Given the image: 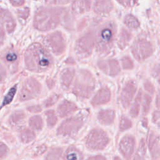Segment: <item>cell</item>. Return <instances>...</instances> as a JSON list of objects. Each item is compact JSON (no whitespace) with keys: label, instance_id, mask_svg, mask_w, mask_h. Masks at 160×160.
Here are the masks:
<instances>
[{"label":"cell","instance_id":"1","mask_svg":"<svg viewBox=\"0 0 160 160\" xmlns=\"http://www.w3.org/2000/svg\"><path fill=\"white\" fill-rule=\"evenodd\" d=\"M26 67L28 69L42 72L50 68L52 59L50 54L39 44L31 45L24 54Z\"/></svg>","mask_w":160,"mask_h":160},{"label":"cell","instance_id":"2","mask_svg":"<svg viewBox=\"0 0 160 160\" xmlns=\"http://www.w3.org/2000/svg\"><path fill=\"white\" fill-rule=\"evenodd\" d=\"M95 88V81L90 73L82 71L78 76L73 88V92L77 96L88 98Z\"/></svg>","mask_w":160,"mask_h":160},{"label":"cell","instance_id":"3","mask_svg":"<svg viewBox=\"0 0 160 160\" xmlns=\"http://www.w3.org/2000/svg\"><path fill=\"white\" fill-rule=\"evenodd\" d=\"M58 23L55 11L44 9L39 10L34 18V26L39 29H48L56 26Z\"/></svg>","mask_w":160,"mask_h":160},{"label":"cell","instance_id":"4","mask_svg":"<svg viewBox=\"0 0 160 160\" xmlns=\"http://www.w3.org/2000/svg\"><path fill=\"white\" fill-rule=\"evenodd\" d=\"M109 142V138L105 132L99 129H94L90 132L86 140V146L92 150L104 149Z\"/></svg>","mask_w":160,"mask_h":160},{"label":"cell","instance_id":"5","mask_svg":"<svg viewBox=\"0 0 160 160\" xmlns=\"http://www.w3.org/2000/svg\"><path fill=\"white\" fill-rule=\"evenodd\" d=\"M83 124V117L78 115L66 119L58 129L59 134L63 136H73L78 132Z\"/></svg>","mask_w":160,"mask_h":160},{"label":"cell","instance_id":"6","mask_svg":"<svg viewBox=\"0 0 160 160\" xmlns=\"http://www.w3.org/2000/svg\"><path fill=\"white\" fill-rule=\"evenodd\" d=\"M40 91L39 83L36 79L30 78L24 83L19 94V99L23 101L35 98L39 94Z\"/></svg>","mask_w":160,"mask_h":160},{"label":"cell","instance_id":"7","mask_svg":"<svg viewBox=\"0 0 160 160\" xmlns=\"http://www.w3.org/2000/svg\"><path fill=\"white\" fill-rule=\"evenodd\" d=\"M114 31L109 27L103 28L99 33L96 39V47L101 52H106L111 48Z\"/></svg>","mask_w":160,"mask_h":160},{"label":"cell","instance_id":"8","mask_svg":"<svg viewBox=\"0 0 160 160\" xmlns=\"http://www.w3.org/2000/svg\"><path fill=\"white\" fill-rule=\"evenodd\" d=\"M152 52L151 44L145 40H139L134 43L132 46V53L138 61L146 59L151 54Z\"/></svg>","mask_w":160,"mask_h":160},{"label":"cell","instance_id":"9","mask_svg":"<svg viewBox=\"0 0 160 160\" xmlns=\"http://www.w3.org/2000/svg\"><path fill=\"white\" fill-rule=\"evenodd\" d=\"M46 41L51 50L56 54L62 53L64 50L65 42L62 36L59 32L49 34L46 38Z\"/></svg>","mask_w":160,"mask_h":160},{"label":"cell","instance_id":"10","mask_svg":"<svg viewBox=\"0 0 160 160\" xmlns=\"http://www.w3.org/2000/svg\"><path fill=\"white\" fill-rule=\"evenodd\" d=\"M92 46L93 40L90 36L83 37L77 43L76 52L81 57L87 56L91 53Z\"/></svg>","mask_w":160,"mask_h":160},{"label":"cell","instance_id":"11","mask_svg":"<svg viewBox=\"0 0 160 160\" xmlns=\"http://www.w3.org/2000/svg\"><path fill=\"white\" fill-rule=\"evenodd\" d=\"M136 90V85L134 81H129L125 85L121 95V102L125 108H127L129 106L135 94Z\"/></svg>","mask_w":160,"mask_h":160},{"label":"cell","instance_id":"12","mask_svg":"<svg viewBox=\"0 0 160 160\" xmlns=\"http://www.w3.org/2000/svg\"><path fill=\"white\" fill-rule=\"evenodd\" d=\"M0 26L9 32H12L16 26L15 21L10 12L0 8Z\"/></svg>","mask_w":160,"mask_h":160},{"label":"cell","instance_id":"13","mask_svg":"<svg viewBox=\"0 0 160 160\" xmlns=\"http://www.w3.org/2000/svg\"><path fill=\"white\" fill-rule=\"evenodd\" d=\"M135 145V141L131 136L124 137L120 142V151L123 156L128 159L132 155Z\"/></svg>","mask_w":160,"mask_h":160},{"label":"cell","instance_id":"14","mask_svg":"<svg viewBox=\"0 0 160 160\" xmlns=\"http://www.w3.org/2000/svg\"><path fill=\"white\" fill-rule=\"evenodd\" d=\"M99 66L102 71L111 76L116 75L120 71L118 62L114 60L100 62Z\"/></svg>","mask_w":160,"mask_h":160},{"label":"cell","instance_id":"15","mask_svg":"<svg viewBox=\"0 0 160 160\" xmlns=\"http://www.w3.org/2000/svg\"><path fill=\"white\" fill-rule=\"evenodd\" d=\"M111 92L109 89L106 87L102 88L94 96L91 101L93 106H98L108 102L110 100Z\"/></svg>","mask_w":160,"mask_h":160},{"label":"cell","instance_id":"16","mask_svg":"<svg viewBox=\"0 0 160 160\" xmlns=\"http://www.w3.org/2000/svg\"><path fill=\"white\" fill-rule=\"evenodd\" d=\"M76 109L77 107L73 102H69L68 101H64L59 104L58 111L59 115L61 118H63L71 114Z\"/></svg>","mask_w":160,"mask_h":160},{"label":"cell","instance_id":"17","mask_svg":"<svg viewBox=\"0 0 160 160\" xmlns=\"http://www.w3.org/2000/svg\"><path fill=\"white\" fill-rule=\"evenodd\" d=\"M98 118L102 124H110L114 121L115 113L114 111L111 109L102 110L99 112Z\"/></svg>","mask_w":160,"mask_h":160},{"label":"cell","instance_id":"18","mask_svg":"<svg viewBox=\"0 0 160 160\" xmlns=\"http://www.w3.org/2000/svg\"><path fill=\"white\" fill-rule=\"evenodd\" d=\"M74 76V71L72 69H65L62 74L61 78V82L62 87L67 89L69 88Z\"/></svg>","mask_w":160,"mask_h":160},{"label":"cell","instance_id":"19","mask_svg":"<svg viewBox=\"0 0 160 160\" xmlns=\"http://www.w3.org/2000/svg\"><path fill=\"white\" fill-rule=\"evenodd\" d=\"M112 7L110 0H95L94 9L99 12H107L111 11Z\"/></svg>","mask_w":160,"mask_h":160},{"label":"cell","instance_id":"20","mask_svg":"<svg viewBox=\"0 0 160 160\" xmlns=\"http://www.w3.org/2000/svg\"><path fill=\"white\" fill-rule=\"evenodd\" d=\"M82 154L81 152L74 147H69L64 156V160H81Z\"/></svg>","mask_w":160,"mask_h":160},{"label":"cell","instance_id":"21","mask_svg":"<svg viewBox=\"0 0 160 160\" xmlns=\"http://www.w3.org/2000/svg\"><path fill=\"white\" fill-rule=\"evenodd\" d=\"M89 0H76L72 6V9L78 12H84L89 9Z\"/></svg>","mask_w":160,"mask_h":160},{"label":"cell","instance_id":"22","mask_svg":"<svg viewBox=\"0 0 160 160\" xmlns=\"http://www.w3.org/2000/svg\"><path fill=\"white\" fill-rule=\"evenodd\" d=\"M34 137L35 134H34V132L29 129H24L21 131L20 133L21 140L24 143H27L31 141L32 140L34 139Z\"/></svg>","mask_w":160,"mask_h":160},{"label":"cell","instance_id":"23","mask_svg":"<svg viewBox=\"0 0 160 160\" xmlns=\"http://www.w3.org/2000/svg\"><path fill=\"white\" fill-rule=\"evenodd\" d=\"M42 120L39 116H33L29 119V126L32 129L39 131L42 129Z\"/></svg>","mask_w":160,"mask_h":160},{"label":"cell","instance_id":"24","mask_svg":"<svg viewBox=\"0 0 160 160\" xmlns=\"http://www.w3.org/2000/svg\"><path fill=\"white\" fill-rule=\"evenodd\" d=\"M141 101V91H139L138 94L137 95L135 101L132 106V108L130 111V114L131 116L136 117L138 116L139 111L140 108V104Z\"/></svg>","mask_w":160,"mask_h":160},{"label":"cell","instance_id":"25","mask_svg":"<svg viewBox=\"0 0 160 160\" xmlns=\"http://www.w3.org/2000/svg\"><path fill=\"white\" fill-rule=\"evenodd\" d=\"M62 150L60 148L52 149L47 155L45 160H59Z\"/></svg>","mask_w":160,"mask_h":160},{"label":"cell","instance_id":"26","mask_svg":"<svg viewBox=\"0 0 160 160\" xmlns=\"http://www.w3.org/2000/svg\"><path fill=\"white\" fill-rule=\"evenodd\" d=\"M16 92V86H14V87H12L9 91V92H8L6 96H5V98L4 99V101L2 102V106L7 105V104H9L12 101V99H13V98H14V96L15 95Z\"/></svg>","mask_w":160,"mask_h":160},{"label":"cell","instance_id":"27","mask_svg":"<svg viewBox=\"0 0 160 160\" xmlns=\"http://www.w3.org/2000/svg\"><path fill=\"white\" fill-rule=\"evenodd\" d=\"M46 115L47 117V122L49 127L52 128L54 126L57 121V118L55 114V112L53 111H48L46 112Z\"/></svg>","mask_w":160,"mask_h":160},{"label":"cell","instance_id":"28","mask_svg":"<svg viewBox=\"0 0 160 160\" xmlns=\"http://www.w3.org/2000/svg\"><path fill=\"white\" fill-rule=\"evenodd\" d=\"M124 22L128 27L131 28H136L139 26V22L138 20L132 15L127 16L125 18Z\"/></svg>","mask_w":160,"mask_h":160},{"label":"cell","instance_id":"29","mask_svg":"<svg viewBox=\"0 0 160 160\" xmlns=\"http://www.w3.org/2000/svg\"><path fill=\"white\" fill-rule=\"evenodd\" d=\"M145 151H146V146H145L144 140H142V142L141 143V145L139 146L138 151L133 160H145L144 159Z\"/></svg>","mask_w":160,"mask_h":160},{"label":"cell","instance_id":"30","mask_svg":"<svg viewBox=\"0 0 160 160\" xmlns=\"http://www.w3.org/2000/svg\"><path fill=\"white\" fill-rule=\"evenodd\" d=\"M24 117V114L21 112H16L12 114L10 119V122L12 124H16L21 122Z\"/></svg>","mask_w":160,"mask_h":160},{"label":"cell","instance_id":"31","mask_svg":"<svg viewBox=\"0 0 160 160\" xmlns=\"http://www.w3.org/2000/svg\"><path fill=\"white\" fill-rule=\"evenodd\" d=\"M131 126V121L126 117H122L120 121V124H119L120 129L121 131H124L129 128Z\"/></svg>","mask_w":160,"mask_h":160},{"label":"cell","instance_id":"32","mask_svg":"<svg viewBox=\"0 0 160 160\" xmlns=\"http://www.w3.org/2000/svg\"><path fill=\"white\" fill-rule=\"evenodd\" d=\"M129 39V34L126 31L124 32V34H121V37L119 39V46H123V47L126 46Z\"/></svg>","mask_w":160,"mask_h":160},{"label":"cell","instance_id":"33","mask_svg":"<svg viewBox=\"0 0 160 160\" xmlns=\"http://www.w3.org/2000/svg\"><path fill=\"white\" fill-rule=\"evenodd\" d=\"M151 104V97L146 95L144 97V105H143V111L144 113H147L150 106Z\"/></svg>","mask_w":160,"mask_h":160},{"label":"cell","instance_id":"34","mask_svg":"<svg viewBox=\"0 0 160 160\" xmlns=\"http://www.w3.org/2000/svg\"><path fill=\"white\" fill-rule=\"evenodd\" d=\"M122 64L124 69H131L133 67L131 60L128 58H124L122 59Z\"/></svg>","mask_w":160,"mask_h":160},{"label":"cell","instance_id":"35","mask_svg":"<svg viewBox=\"0 0 160 160\" xmlns=\"http://www.w3.org/2000/svg\"><path fill=\"white\" fill-rule=\"evenodd\" d=\"M58 99V96L57 95H53L51 97H49L46 101H45V105L46 106H49L52 105Z\"/></svg>","mask_w":160,"mask_h":160},{"label":"cell","instance_id":"36","mask_svg":"<svg viewBox=\"0 0 160 160\" xmlns=\"http://www.w3.org/2000/svg\"><path fill=\"white\" fill-rule=\"evenodd\" d=\"M8 152V147L4 143L0 142V158L6 154Z\"/></svg>","mask_w":160,"mask_h":160},{"label":"cell","instance_id":"37","mask_svg":"<svg viewBox=\"0 0 160 160\" xmlns=\"http://www.w3.org/2000/svg\"><path fill=\"white\" fill-rule=\"evenodd\" d=\"M6 76V72L4 67L0 64V82L4 81Z\"/></svg>","mask_w":160,"mask_h":160},{"label":"cell","instance_id":"38","mask_svg":"<svg viewBox=\"0 0 160 160\" xmlns=\"http://www.w3.org/2000/svg\"><path fill=\"white\" fill-rule=\"evenodd\" d=\"M18 14L19 15V16L23 18H26L29 14V10L28 9H19V11H18Z\"/></svg>","mask_w":160,"mask_h":160},{"label":"cell","instance_id":"39","mask_svg":"<svg viewBox=\"0 0 160 160\" xmlns=\"http://www.w3.org/2000/svg\"><path fill=\"white\" fill-rule=\"evenodd\" d=\"M124 6H132L137 0H118Z\"/></svg>","mask_w":160,"mask_h":160},{"label":"cell","instance_id":"40","mask_svg":"<svg viewBox=\"0 0 160 160\" xmlns=\"http://www.w3.org/2000/svg\"><path fill=\"white\" fill-rule=\"evenodd\" d=\"M28 109L31 111V112H38L41 111V108L40 106H30L28 108Z\"/></svg>","mask_w":160,"mask_h":160},{"label":"cell","instance_id":"41","mask_svg":"<svg viewBox=\"0 0 160 160\" xmlns=\"http://www.w3.org/2000/svg\"><path fill=\"white\" fill-rule=\"evenodd\" d=\"M17 58V56L14 53H9L6 56V59L8 61H13L16 60Z\"/></svg>","mask_w":160,"mask_h":160},{"label":"cell","instance_id":"42","mask_svg":"<svg viewBox=\"0 0 160 160\" xmlns=\"http://www.w3.org/2000/svg\"><path fill=\"white\" fill-rule=\"evenodd\" d=\"M10 2L14 6H20L24 3V0H10Z\"/></svg>","mask_w":160,"mask_h":160},{"label":"cell","instance_id":"43","mask_svg":"<svg viewBox=\"0 0 160 160\" xmlns=\"http://www.w3.org/2000/svg\"><path fill=\"white\" fill-rule=\"evenodd\" d=\"M88 160H106V159L103 156H96L94 157H91Z\"/></svg>","mask_w":160,"mask_h":160},{"label":"cell","instance_id":"44","mask_svg":"<svg viewBox=\"0 0 160 160\" xmlns=\"http://www.w3.org/2000/svg\"><path fill=\"white\" fill-rule=\"evenodd\" d=\"M47 83H48V86L49 87V88H52V86H53V85H54V81H52V80H48V81H47Z\"/></svg>","mask_w":160,"mask_h":160},{"label":"cell","instance_id":"45","mask_svg":"<svg viewBox=\"0 0 160 160\" xmlns=\"http://www.w3.org/2000/svg\"><path fill=\"white\" fill-rule=\"evenodd\" d=\"M4 29L2 28L1 26H0V38H2L4 35Z\"/></svg>","mask_w":160,"mask_h":160},{"label":"cell","instance_id":"46","mask_svg":"<svg viewBox=\"0 0 160 160\" xmlns=\"http://www.w3.org/2000/svg\"><path fill=\"white\" fill-rule=\"evenodd\" d=\"M114 160H120L118 157H116V158H115V159H114Z\"/></svg>","mask_w":160,"mask_h":160}]
</instances>
